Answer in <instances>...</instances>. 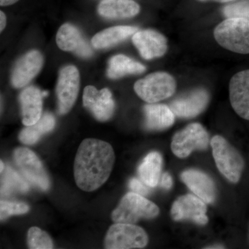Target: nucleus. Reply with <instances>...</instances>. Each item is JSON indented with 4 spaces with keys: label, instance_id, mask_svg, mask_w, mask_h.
Listing matches in <instances>:
<instances>
[{
    "label": "nucleus",
    "instance_id": "obj_1",
    "mask_svg": "<svg viewBox=\"0 0 249 249\" xmlns=\"http://www.w3.org/2000/svg\"><path fill=\"white\" fill-rule=\"evenodd\" d=\"M115 154L110 144L95 139L80 143L74 160L75 181L82 191L92 192L102 186L110 176Z\"/></svg>",
    "mask_w": 249,
    "mask_h": 249
},
{
    "label": "nucleus",
    "instance_id": "obj_2",
    "mask_svg": "<svg viewBox=\"0 0 249 249\" xmlns=\"http://www.w3.org/2000/svg\"><path fill=\"white\" fill-rule=\"evenodd\" d=\"M219 45L235 53H249V19L227 18L214 31Z\"/></svg>",
    "mask_w": 249,
    "mask_h": 249
},
{
    "label": "nucleus",
    "instance_id": "obj_3",
    "mask_svg": "<svg viewBox=\"0 0 249 249\" xmlns=\"http://www.w3.org/2000/svg\"><path fill=\"white\" fill-rule=\"evenodd\" d=\"M160 214L158 206L142 195L134 192L127 193L122 198L119 206L111 214L115 223L134 224L142 219H152Z\"/></svg>",
    "mask_w": 249,
    "mask_h": 249
},
{
    "label": "nucleus",
    "instance_id": "obj_4",
    "mask_svg": "<svg viewBox=\"0 0 249 249\" xmlns=\"http://www.w3.org/2000/svg\"><path fill=\"white\" fill-rule=\"evenodd\" d=\"M211 145L219 171L231 182H238L245 168L242 156L221 136H214L211 139Z\"/></svg>",
    "mask_w": 249,
    "mask_h": 249
},
{
    "label": "nucleus",
    "instance_id": "obj_5",
    "mask_svg": "<svg viewBox=\"0 0 249 249\" xmlns=\"http://www.w3.org/2000/svg\"><path fill=\"white\" fill-rule=\"evenodd\" d=\"M134 88L135 92L144 101L155 103L173 96L177 85L169 73L155 72L136 82Z\"/></svg>",
    "mask_w": 249,
    "mask_h": 249
},
{
    "label": "nucleus",
    "instance_id": "obj_6",
    "mask_svg": "<svg viewBox=\"0 0 249 249\" xmlns=\"http://www.w3.org/2000/svg\"><path fill=\"white\" fill-rule=\"evenodd\" d=\"M148 244L145 231L132 224L115 223L109 228L105 238V248L108 249H142Z\"/></svg>",
    "mask_w": 249,
    "mask_h": 249
},
{
    "label": "nucleus",
    "instance_id": "obj_7",
    "mask_svg": "<svg viewBox=\"0 0 249 249\" xmlns=\"http://www.w3.org/2000/svg\"><path fill=\"white\" fill-rule=\"evenodd\" d=\"M209 143V136L201 124L195 123L174 135L171 150L178 158H186L194 150H204Z\"/></svg>",
    "mask_w": 249,
    "mask_h": 249
},
{
    "label": "nucleus",
    "instance_id": "obj_8",
    "mask_svg": "<svg viewBox=\"0 0 249 249\" xmlns=\"http://www.w3.org/2000/svg\"><path fill=\"white\" fill-rule=\"evenodd\" d=\"M14 160L24 176L33 184L47 191L50 180L37 156L27 147H19L14 153Z\"/></svg>",
    "mask_w": 249,
    "mask_h": 249
},
{
    "label": "nucleus",
    "instance_id": "obj_9",
    "mask_svg": "<svg viewBox=\"0 0 249 249\" xmlns=\"http://www.w3.org/2000/svg\"><path fill=\"white\" fill-rule=\"evenodd\" d=\"M80 88V74L73 65L63 67L59 74L56 88L58 112L65 114L71 110L78 97Z\"/></svg>",
    "mask_w": 249,
    "mask_h": 249
},
{
    "label": "nucleus",
    "instance_id": "obj_10",
    "mask_svg": "<svg viewBox=\"0 0 249 249\" xmlns=\"http://www.w3.org/2000/svg\"><path fill=\"white\" fill-rule=\"evenodd\" d=\"M83 105L99 121L109 120L114 114L115 103L107 88L98 90L95 87L87 86L83 96Z\"/></svg>",
    "mask_w": 249,
    "mask_h": 249
},
{
    "label": "nucleus",
    "instance_id": "obj_11",
    "mask_svg": "<svg viewBox=\"0 0 249 249\" xmlns=\"http://www.w3.org/2000/svg\"><path fill=\"white\" fill-rule=\"evenodd\" d=\"M206 211L205 201L197 196L188 194L180 196L174 202L171 216L175 221L191 220L204 225L209 222Z\"/></svg>",
    "mask_w": 249,
    "mask_h": 249
},
{
    "label": "nucleus",
    "instance_id": "obj_12",
    "mask_svg": "<svg viewBox=\"0 0 249 249\" xmlns=\"http://www.w3.org/2000/svg\"><path fill=\"white\" fill-rule=\"evenodd\" d=\"M209 101L207 91L204 89H197L177 98L171 103L170 107L178 117L189 119L201 114Z\"/></svg>",
    "mask_w": 249,
    "mask_h": 249
},
{
    "label": "nucleus",
    "instance_id": "obj_13",
    "mask_svg": "<svg viewBox=\"0 0 249 249\" xmlns=\"http://www.w3.org/2000/svg\"><path fill=\"white\" fill-rule=\"evenodd\" d=\"M43 65V57L38 51L28 52L15 65L11 74V83L16 88L26 86L40 72Z\"/></svg>",
    "mask_w": 249,
    "mask_h": 249
},
{
    "label": "nucleus",
    "instance_id": "obj_14",
    "mask_svg": "<svg viewBox=\"0 0 249 249\" xmlns=\"http://www.w3.org/2000/svg\"><path fill=\"white\" fill-rule=\"evenodd\" d=\"M132 42L142 58L145 60L163 56L168 49L166 38L153 30L137 31L132 37Z\"/></svg>",
    "mask_w": 249,
    "mask_h": 249
},
{
    "label": "nucleus",
    "instance_id": "obj_15",
    "mask_svg": "<svg viewBox=\"0 0 249 249\" xmlns=\"http://www.w3.org/2000/svg\"><path fill=\"white\" fill-rule=\"evenodd\" d=\"M231 104L242 119L249 121V70L236 73L229 85Z\"/></svg>",
    "mask_w": 249,
    "mask_h": 249
},
{
    "label": "nucleus",
    "instance_id": "obj_16",
    "mask_svg": "<svg viewBox=\"0 0 249 249\" xmlns=\"http://www.w3.org/2000/svg\"><path fill=\"white\" fill-rule=\"evenodd\" d=\"M59 48L65 52H74L82 58H89L93 54L89 44L79 29L71 24H65L59 29L56 36Z\"/></svg>",
    "mask_w": 249,
    "mask_h": 249
},
{
    "label": "nucleus",
    "instance_id": "obj_17",
    "mask_svg": "<svg viewBox=\"0 0 249 249\" xmlns=\"http://www.w3.org/2000/svg\"><path fill=\"white\" fill-rule=\"evenodd\" d=\"M185 184L196 196L208 204L215 199V186L212 178L199 170H188L181 175Z\"/></svg>",
    "mask_w": 249,
    "mask_h": 249
},
{
    "label": "nucleus",
    "instance_id": "obj_18",
    "mask_svg": "<svg viewBox=\"0 0 249 249\" xmlns=\"http://www.w3.org/2000/svg\"><path fill=\"white\" fill-rule=\"evenodd\" d=\"M42 91L36 87H28L19 96L22 123L29 126L36 124L42 117Z\"/></svg>",
    "mask_w": 249,
    "mask_h": 249
},
{
    "label": "nucleus",
    "instance_id": "obj_19",
    "mask_svg": "<svg viewBox=\"0 0 249 249\" xmlns=\"http://www.w3.org/2000/svg\"><path fill=\"white\" fill-rule=\"evenodd\" d=\"M140 6L132 0H103L98 7V14L109 19H124L137 16Z\"/></svg>",
    "mask_w": 249,
    "mask_h": 249
},
{
    "label": "nucleus",
    "instance_id": "obj_20",
    "mask_svg": "<svg viewBox=\"0 0 249 249\" xmlns=\"http://www.w3.org/2000/svg\"><path fill=\"white\" fill-rule=\"evenodd\" d=\"M144 113L145 127L150 130H163L169 128L175 123V114L165 105H146L144 107Z\"/></svg>",
    "mask_w": 249,
    "mask_h": 249
},
{
    "label": "nucleus",
    "instance_id": "obj_21",
    "mask_svg": "<svg viewBox=\"0 0 249 249\" xmlns=\"http://www.w3.org/2000/svg\"><path fill=\"white\" fill-rule=\"evenodd\" d=\"M137 31V27L130 26H116L109 28L93 36L91 44L95 49L109 48L124 42Z\"/></svg>",
    "mask_w": 249,
    "mask_h": 249
},
{
    "label": "nucleus",
    "instance_id": "obj_22",
    "mask_svg": "<svg viewBox=\"0 0 249 249\" xmlns=\"http://www.w3.org/2000/svg\"><path fill=\"white\" fill-rule=\"evenodd\" d=\"M163 159L159 152H152L143 159L138 168L141 180L150 188L158 185L161 173Z\"/></svg>",
    "mask_w": 249,
    "mask_h": 249
},
{
    "label": "nucleus",
    "instance_id": "obj_23",
    "mask_svg": "<svg viewBox=\"0 0 249 249\" xmlns=\"http://www.w3.org/2000/svg\"><path fill=\"white\" fill-rule=\"evenodd\" d=\"M145 71V67L124 55H116L109 60L107 76L111 79L131 74H139Z\"/></svg>",
    "mask_w": 249,
    "mask_h": 249
},
{
    "label": "nucleus",
    "instance_id": "obj_24",
    "mask_svg": "<svg viewBox=\"0 0 249 249\" xmlns=\"http://www.w3.org/2000/svg\"><path fill=\"white\" fill-rule=\"evenodd\" d=\"M55 124L54 116L46 113L36 124L27 126L23 129L19 135V140L26 145H33L38 142L42 135L52 131Z\"/></svg>",
    "mask_w": 249,
    "mask_h": 249
},
{
    "label": "nucleus",
    "instance_id": "obj_25",
    "mask_svg": "<svg viewBox=\"0 0 249 249\" xmlns=\"http://www.w3.org/2000/svg\"><path fill=\"white\" fill-rule=\"evenodd\" d=\"M29 184L12 168L7 166L1 178V196H6L16 192L25 193L29 191Z\"/></svg>",
    "mask_w": 249,
    "mask_h": 249
},
{
    "label": "nucleus",
    "instance_id": "obj_26",
    "mask_svg": "<svg viewBox=\"0 0 249 249\" xmlns=\"http://www.w3.org/2000/svg\"><path fill=\"white\" fill-rule=\"evenodd\" d=\"M27 244L32 249H51L53 248L52 239L38 227H31L28 231Z\"/></svg>",
    "mask_w": 249,
    "mask_h": 249
},
{
    "label": "nucleus",
    "instance_id": "obj_27",
    "mask_svg": "<svg viewBox=\"0 0 249 249\" xmlns=\"http://www.w3.org/2000/svg\"><path fill=\"white\" fill-rule=\"evenodd\" d=\"M223 14L228 18H239L249 19V0H241L227 5L223 9Z\"/></svg>",
    "mask_w": 249,
    "mask_h": 249
},
{
    "label": "nucleus",
    "instance_id": "obj_28",
    "mask_svg": "<svg viewBox=\"0 0 249 249\" xmlns=\"http://www.w3.org/2000/svg\"><path fill=\"white\" fill-rule=\"evenodd\" d=\"M29 211L28 205L24 203L11 202L1 200L0 202V216L1 220L15 214H22L27 213Z\"/></svg>",
    "mask_w": 249,
    "mask_h": 249
},
{
    "label": "nucleus",
    "instance_id": "obj_29",
    "mask_svg": "<svg viewBox=\"0 0 249 249\" xmlns=\"http://www.w3.org/2000/svg\"><path fill=\"white\" fill-rule=\"evenodd\" d=\"M129 186L132 192L142 195V196H146L150 193V189L147 188L149 186H147L145 183L142 182V180H139L138 178H132L129 181Z\"/></svg>",
    "mask_w": 249,
    "mask_h": 249
},
{
    "label": "nucleus",
    "instance_id": "obj_30",
    "mask_svg": "<svg viewBox=\"0 0 249 249\" xmlns=\"http://www.w3.org/2000/svg\"><path fill=\"white\" fill-rule=\"evenodd\" d=\"M173 178L169 173H165L162 175L160 185L163 188H165V190H170L173 186Z\"/></svg>",
    "mask_w": 249,
    "mask_h": 249
},
{
    "label": "nucleus",
    "instance_id": "obj_31",
    "mask_svg": "<svg viewBox=\"0 0 249 249\" xmlns=\"http://www.w3.org/2000/svg\"><path fill=\"white\" fill-rule=\"evenodd\" d=\"M0 20H1V23H0V25H1V27H0V31H2L4 30L5 27L6 25V15L4 14V13H3L2 11L0 12Z\"/></svg>",
    "mask_w": 249,
    "mask_h": 249
},
{
    "label": "nucleus",
    "instance_id": "obj_32",
    "mask_svg": "<svg viewBox=\"0 0 249 249\" xmlns=\"http://www.w3.org/2000/svg\"><path fill=\"white\" fill-rule=\"evenodd\" d=\"M18 1L19 0H0V5L1 6H11Z\"/></svg>",
    "mask_w": 249,
    "mask_h": 249
},
{
    "label": "nucleus",
    "instance_id": "obj_33",
    "mask_svg": "<svg viewBox=\"0 0 249 249\" xmlns=\"http://www.w3.org/2000/svg\"><path fill=\"white\" fill-rule=\"evenodd\" d=\"M200 1H217V2L220 3H227L229 2V1H235V0H199Z\"/></svg>",
    "mask_w": 249,
    "mask_h": 249
},
{
    "label": "nucleus",
    "instance_id": "obj_34",
    "mask_svg": "<svg viewBox=\"0 0 249 249\" xmlns=\"http://www.w3.org/2000/svg\"><path fill=\"white\" fill-rule=\"evenodd\" d=\"M206 249H224V247H223V246H221V245H214V246H212V247H206Z\"/></svg>",
    "mask_w": 249,
    "mask_h": 249
},
{
    "label": "nucleus",
    "instance_id": "obj_35",
    "mask_svg": "<svg viewBox=\"0 0 249 249\" xmlns=\"http://www.w3.org/2000/svg\"><path fill=\"white\" fill-rule=\"evenodd\" d=\"M4 170V163H3L2 161H1V173H2V171Z\"/></svg>",
    "mask_w": 249,
    "mask_h": 249
},
{
    "label": "nucleus",
    "instance_id": "obj_36",
    "mask_svg": "<svg viewBox=\"0 0 249 249\" xmlns=\"http://www.w3.org/2000/svg\"><path fill=\"white\" fill-rule=\"evenodd\" d=\"M42 94H43L44 96H47V95H48V91H42Z\"/></svg>",
    "mask_w": 249,
    "mask_h": 249
}]
</instances>
